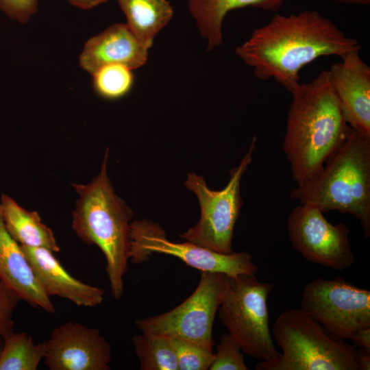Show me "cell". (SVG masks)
Returning a JSON list of instances; mask_svg holds the SVG:
<instances>
[{
  "instance_id": "1",
  "label": "cell",
  "mask_w": 370,
  "mask_h": 370,
  "mask_svg": "<svg viewBox=\"0 0 370 370\" xmlns=\"http://www.w3.org/2000/svg\"><path fill=\"white\" fill-rule=\"evenodd\" d=\"M360 49L358 40L347 36L332 21L316 10H305L275 14L255 29L235 53L258 79H273L291 92L300 84L299 71L306 65L323 56L341 58Z\"/></svg>"
},
{
  "instance_id": "2",
  "label": "cell",
  "mask_w": 370,
  "mask_h": 370,
  "mask_svg": "<svg viewBox=\"0 0 370 370\" xmlns=\"http://www.w3.org/2000/svg\"><path fill=\"white\" fill-rule=\"evenodd\" d=\"M291 93L283 150L299 185L321 169L352 127L343 117L328 70Z\"/></svg>"
},
{
  "instance_id": "3",
  "label": "cell",
  "mask_w": 370,
  "mask_h": 370,
  "mask_svg": "<svg viewBox=\"0 0 370 370\" xmlns=\"http://www.w3.org/2000/svg\"><path fill=\"white\" fill-rule=\"evenodd\" d=\"M300 204L323 213L352 214L370 236V136L352 128L345 140L312 178L290 193Z\"/></svg>"
},
{
  "instance_id": "4",
  "label": "cell",
  "mask_w": 370,
  "mask_h": 370,
  "mask_svg": "<svg viewBox=\"0 0 370 370\" xmlns=\"http://www.w3.org/2000/svg\"><path fill=\"white\" fill-rule=\"evenodd\" d=\"M108 149L99 173L87 184H73L79 198L73 212L72 228L88 245L103 254L112 297L119 300L128 269L130 220L133 212L119 197L107 174Z\"/></svg>"
},
{
  "instance_id": "5",
  "label": "cell",
  "mask_w": 370,
  "mask_h": 370,
  "mask_svg": "<svg viewBox=\"0 0 370 370\" xmlns=\"http://www.w3.org/2000/svg\"><path fill=\"white\" fill-rule=\"evenodd\" d=\"M272 333L282 353L257 370H359L356 347L331 336L301 308L282 312Z\"/></svg>"
},
{
  "instance_id": "6",
  "label": "cell",
  "mask_w": 370,
  "mask_h": 370,
  "mask_svg": "<svg viewBox=\"0 0 370 370\" xmlns=\"http://www.w3.org/2000/svg\"><path fill=\"white\" fill-rule=\"evenodd\" d=\"M274 286L256 275L229 276L219 308V317L243 352L262 361L275 359L277 351L269 329L267 299Z\"/></svg>"
},
{
  "instance_id": "7",
  "label": "cell",
  "mask_w": 370,
  "mask_h": 370,
  "mask_svg": "<svg viewBox=\"0 0 370 370\" xmlns=\"http://www.w3.org/2000/svg\"><path fill=\"white\" fill-rule=\"evenodd\" d=\"M256 140L254 136L238 166L230 171V180L223 189L210 190L202 176L195 173L188 175L184 184L197 195L201 217L195 225L180 237L219 253L232 252L234 229L243 205L241 181L252 160Z\"/></svg>"
},
{
  "instance_id": "8",
  "label": "cell",
  "mask_w": 370,
  "mask_h": 370,
  "mask_svg": "<svg viewBox=\"0 0 370 370\" xmlns=\"http://www.w3.org/2000/svg\"><path fill=\"white\" fill-rule=\"evenodd\" d=\"M228 277L221 273L201 272L197 288L184 302L167 312L138 319L136 326L142 333L164 336L212 349L213 323Z\"/></svg>"
},
{
  "instance_id": "9",
  "label": "cell",
  "mask_w": 370,
  "mask_h": 370,
  "mask_svg": "<svg viewBox=\"0 0 370 370\" xmlns=\"http://www.w3.org/2000/svg\"><path fill=\"white\" fill-rule=\"evenodd\" d=\"M129 260L133 264L147 261L153 254L173 256L201 272L221 273L229 276L256 275L258 266L247 251L221 254L191 242H173L164 230L147 219L130 223Z\"/></svg>"
},
{
  "instance_id": "10",
  "label": "cell",
  "mask_w": 370,
  "mask_h": 370,
  "mask_svg": "<svg viewBox=\"0 0 370 370\" xmlns=\"http://www.w3.org/2000/svg\"><path fill=\"white\" fill-rule=\"evenodd\" d=\"M301 308L331 336L345 341L370 327V291L341 278H315L303 290Z\"/></svg>"
},
{
  "instance_id": "11",
  "label": "cell",
  "mask_w": 370,
  "mask_h": 370,
  "mask_svg": "<svg viewBox=\"0 0 370 370\" xmlns=\"http://www.w3.org/2000/svg\"><path fill=\"white\" fill-rule=\"evenodd\" d=\"M289 240L293 247L306 260L343 271L355 262L344 223H330L319 208L305 204L295 207L288 219Z\"/></svg>"
},
{
  "instance_id": "12",
  "label": "cell",
  "mask_w": 370,
  "mask_h": 370,
  "mask_svg": "<svg viewBox=\"0 0 370 370\" xmlns=\"http://www.w3.org/2000/svg\"><path fill=\"white\" fill-rule=\"evenodd\" d=\"M45 365L50 370H109L111 347L99 330L67 321L45 341Z\"/></svg>"
},
{
  "instance_id": "13",
  "label": "cell",
  "mask_w": 370,
  "mask_h": 370,
  "mask_svg": "<svg viewBox=\"0 0 370 370\" xmlns=\"http://www.w3.org/2000/svg\"><path fill=\"white\" fill-rule=\"evenodd\" d=\"M359 51L346 53L328 71L345 121L352 129L370 136V67Z\"/></svg>"
},
{
  "instance_id": "14",
  "label": "cell",
  "mask_w": 370,
  "mask_h": 370,
  "mask_svg": "<svg viewBox=\"0 0 370 370\" xmlns=\"http://www.w3.org/2000/svg\"><path fill=\"white\" fill-rule=\"evenodd\" d=\"M21 247L36 278L50 297H60L78 306L88 308L95 307L103 301L104 289L73 277L51 250L25 245Z\"/></svg>"
},
{
  "instance_id": "15",
  "label": "cell",
  "mask_w": 370,
  "mask_h": 370,
  "mask_svg": "<svg viewBox=\"0 0 370 370\" xmlns=\"http://www.w3.org/2000/svg\"><path fill=\"white\" fill-rule=\"evenodd\" d=\"M148 50L131 32L127 24H114L90 38L79 56V65L92 74L99 68L112 64L136 69L147 61Z\"/></svg>"
},
{
  "instance_id": "16",
  "label": "cell",
  "mask_w": 370,
  "mask_h": 370,
  "mask_svg": "<svg viewBox=\"0 0 370 370\" xmlns=\"http://www.w3.org/2000/svg\"><path fill=\"white\" fill-rule=\"evenodd\" d=\"M0 280L21 300L55 313L51 297L36 278L18 244L7 231L0 212Z\"/></svg>"
},
{
  "instance_id": "17",
  "label": "cell",
  "mask_w": 370,
  "mask_h": 370,
  "mask_svg": "<svg viewBox=\"0 0 370 370\" xmlns=\"http://www.w3.org/2000/svg\"><path fill=\"white\" fill-rule=\"evenodd\" d=\"M286 0H188L190 13L196 21L201 36L207 40V49L223 43L222 25L231 10L252 7L278 12Z\"/></svg>"
},
{
  "instance_id": "18",
  "label": "cell",
  "mask_w": 370,
  "mask_h": 370,
  "mask_svg": "<svg viewBox=\"0 0 370 370\" xmlns=\"http://www.w3.org/2000/svg\"><path fill=\"white\" fill-rule=\"evenodd\" d=\"M0 212L7 231L21 245L60 251L52 230L42 222L37 212L22 208L13 198L2 194Z\"/></svg>"
},
{
  "instance_id": "19",
  "label": "cell",
  "mask_w": 370,
  "mask_h": 370,
  "mask_svg": "<svg viewBox=\"0 0 370 370\" xmlns=\"http://www.w3.org/2000/svg\"><path fill=\"white\" fill-rule=\"evenodd\" d=\"M127 18V25L147 50L156 34L166 26L173 14L167 0H118Z\"/></svg>"
},
{
  "instance_id": "20",
  "label": "cell",
  "mask_w": 370,
  "mask_h": 370,
  "mask_svg": "<svg viewBox=\"0 0 370 370\" xmlns=\"http://www.w3.org/2000/svg\"><path fill=\"white\" fill-rule=\"evenodd\" d=\"M45 354V341L35 343L31 335L13 331L3 338L0 370H36Z\"/></svg>"
},
{
  "instance_id": "21",
  "label": "cell",
  "mask_w": 370,
  "mask_h": 370,
  "mask_svg": "<svg viewBox=\"0 0 370 370\" xmlns=\"http://www.w3.org/2000/svg\"><path fill=\"white\" fill-rule=\"evenodd\" d=\"M132 341L140 369L178 370L171 338L142 333L134 335Z\"/></svg>"
},
{
  "instance_id": "22",
  "label": "cell",
  "mask_w": 370,
  "mask_h": 370,
  "mask_svg": "<svg viewBox=\"0 0 370 370\" xmlns=\"http://www.w3.org/2000/svg\"><path fill=\"white\" fill-rule=\"evenodd\" d=\"M93 86L102 97L115 99L125 95L132 88V69L122 64L105 65L92 74Z\"/></svg>"
},
{
  "instance_id": "23",
  "label": "cell",
  "mask_w": 370,
  "mask_h": 370,
  "mask_svg": "<svg viewBox=\"0 0 370 370\" xmlns=\"http://www.w3.org/2000/svg\"><path fill=\"white\" fill-rule=\"evenodd\" d=\"M171 338L178 370H208L214 359L213 350L190 342Z\"/></svg>"
},
{
  "instance_id": "24",
  "label": "cell",
  "mask_w": 370,
  "mask_h": 370,
  "mask_svg": "<svg viewBox=\"0 0 370 370\" xmlns=\"http://www.w3.org/2000/svg\"><path fill=\"white\" fill-rule=\"evenodd\" d=\"M210 370H248L243 350L238 343L228 332L223 334L217 345V352Z\"/></svg>"
},
{
  "instance_id": "25",
  "label": "cell",
  "mask_w": 370,
  "mask_h": 370,
  "mask_svg": "<svg viewBox=\"0 0 370 370\" xmlns=\"http://www.w3.org/2000/svg\"><path fill=\"white\" fill-rule=\"evenodd\" d=\"M20 300L0 280V337L14 331L13 314Z\"/></svg>"
},
{
  "instance_id": "26",
  "label": "cell",
  "mask_w": 370,
  "mask_h": 370,
  "mask_svg": "<svg viewBox=\"0 0 370 370\" xmlns=\"http://www.w3.org/2000/svg\"><path fill=\"white\" fill-rule=\"evenodd\" d=\"M38 0H0V9L10 18L24 23L36 13Z\"/></svg>"
},
{
  "instance_id": "27",
  "label": "cell",
  "mask_w": 370,
  "mask_h": 370,
  "mask_svg": "<svg viewBox=\"0 0 370 370\" xmlns=\"http://www.w3.org/2000/svg\"><path fill=\"white\" fill-rule=\"evenodd\" d=\"M350 339L352 341L354 346L360 347L370 351V327L357 330Z\"/></svg>"
},
{
  "instance_id": "28",
  "label": "cell",
  "mask_w": 370,
  "mask_h": 370,
  "mask_svg": "<svg viewBox=\"0 0 370 370\" xmlns=\"http://www.w3.org/2000/svg\"><path fill=\"white\" fill-rule=\"evenodd\" d=\"M73 5L82 9H90L108 0H68Z\"/></svg>"
},
{
  "instance_id": "29",
  "label": "cell",
  "mask_w": 370,
  "mask_h": 370,
  "mask_svg": "<svg viewBox=\"0 0 370 370\" xmlns=\"http://www.w3.org/2000/svg\"><path fill=\"white\" fill-rule=\"evenodd\" d=\"M358 368L359 370L370 369V351L364 348L358 351Z\"/></svg>"
},
{
  "instance_id": "30",
  "label": "cell",
  "mask_w": 370,
  "mask_h": 370,
  "mask_svg": "<svg viewBox=\"0 0 370 370\" xmlns=\"http://www.w3.org/2000/svg\"><path fill=\"white\" fill-rule=\"evenodd\" d=\"M339 3L354 4L360 5H369L370 0H332Z\"/></svg>"
},
{
  "instance_id": "31",
  "label": "cell",
  "mask_w": 370,
  "mask_h": 370,
  "mask_svg": "<svg viewBox=\"0 0 370 370\" xmlns=\"http://www.w3.org/2000/svg\"><path fill=\"white\" fill-rule=\"evenodd\" d=\"M3 347V338L0 337V355Z\"/></svg>"
}]
</instances>
